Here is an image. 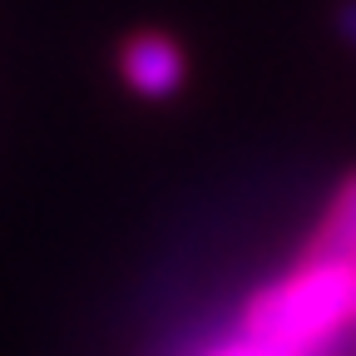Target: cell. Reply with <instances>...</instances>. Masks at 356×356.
I'll return each mask as SVG.
<instances>
[{
    "mask_svg": "<svg viewBox=\"0 0 356 356\" xmlns=\"http://www.w3.org/2000/svg\"><path fill=\"white\" fill-rule=\"evenodd\" d=\"M346 322H356L351 257H302L282 282L262 287L243 312V332L277 341L297 356H317Z\"/></svg>",
    "mask_w": 356,
    "mask_h": 356,
    "instance_id": "obj_1",
    "label": "cell"
},
{
    "mask_svg": "<svg viewBox=\"0 0 356 356\" xmlns=\"http://www.w3.org/2000/svg\"><path fill=\"white\" fill-rule=\"evenodd\" d=\"M119 70H124V84L134 89V95H144V99H168L178 84H184V50L159 35V30H144V35H134L124 44V55H119Z\"/></svg>",
    "mask_w": 356,
    "mask_h": 356,
    "instance_id": "obj_2",
    "label": "cell"
},
{
    "mask_svg": "<svg viewBox=\"0 0 356 356\" xmlns=\"http://www.w3.org/2000/svg\"><path fill=\"white\" fill-rule=\"evenodd\" d=\"M307 257H351L356 262V173L327 203L317 233H312V243H307Z\"/></svg>",
    "mask_w": 356,
    "mask_h": 356,
    "instance_id": "obj_3",
    "label": "cell"
},
{
    "mask_svg": "<svg viewBox=\"0 0 356 356\" xmlns=\"http://www.w3.org/2000/svg\"><path fill=\"white\" fill-rule=\"evenodd\" d=\"M208 356H297V351H287V346H277V341H262V337L243 332V337L222 341V346H218V351H208Z\"/></svg>",
    "mask_w": 356,
    "mask_h": 356,
    "instance_id": "obj_4",
    "label": "cell"
},
{
    "mask_svg": "<svg viewBox=\"0 0 356 356\" xmlns=\"http://www.w3.org/2000/svg\"><path fill=\"white\" fill-rule=\"evenodd\" d=\"M337 25H341V35L356 44V0H346V6H341V15H337Z\"/></svg>",
    "mask_w": 356,
    "mask_h": 356,
    "instance_id": "obj_5",
    "label": "cell"
}]
</instances>
